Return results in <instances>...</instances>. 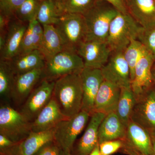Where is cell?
<instances>
[{
  "mask_svg": "<svg viewBox=\"0 0 155 155\" xmlns=\"http://www.w3.org/2000/svg\"><path fill=\"white\" fill-rule=\"evenodd\" d=\"M127 12L141 27L155 26V0H126Z\"/></svg>",
  "mask_w": 155,
  "mask_h": 155,
  "instance_id": "21",
  "label": "cell"
},
{
  "mask_svg": "<svg viewBox=\"0 0 155 155\" xmlns=\"http://www.w3.org/2000/svg\"><path fill=\"white\" fill-rule=\"evenodd\" d=\"M106 114L94 112L91 116L89 122L83 135L71 151L72 155H89L98 144V129Z\"/></svg>",
  "mask_w": 155,
  "mask_h": 155,
  "instance_id": "16",
  "label": "cell"
},
{
  "mask_svg": "<svg viewBox=\"0 0 155 155\" xmlns=\"http://www.w3.org/2000/svg\"><path fill=\"white\" fill-rule=\"evenodd\" d=\"M123 146L122 140L104 142L99 144L101 155H111L116 152Z\"/></svg>",
  "mask_w": 155,
  "mask_h": 155,
  "instance_id": "34",
  "label": "cell"
},
{
  "mask_svg": "<svg viewBox=\"0 0 155 155\" xmlns=\"http://www.w3.org/2000/svg\"><path fill=\"white\" fill-rule=\"evenodd\" d=\"M40 3V0H25L15 11L14 17L25 22L36 19Z\"/></svg>",
  "mask_w": 155,
  "mask_h": 155,
  "instance_id": "30",
  "label": "cell"
},
{
  "mask_svg": "<svg viewBox=\"0 0 155 155\" xmlns=\"http://www.w3.org/2000/svg\"><path fill=\"white\" fill-rule=\"evenodd\" d=\"M54 26L63 41L64 51L77 53L81 45L87 40V27L83 15L64 13Z\"/></svg>",
  "mask_w": 155,
  "mask_h": 155,
  "instance_id": "3",
  "label": "cell"
},
{
  "mask_svg": "<svg viewBox=\"0 0 155 155\" xmlns=\"http://www.w3.org/2000/svg\"><path fill=\"white\" fill-rule=\"evenodd\" d=\"M91 115L81 110L70 118L59 122L53 128L54 140L64 151L71 152L78 136L84 129Z\"/></svg>",
  "mask_w": 155,
  "mask_h": 155,
  "instance_id": "7",
  "label": "cell"
},
{
  "mask_svg": "<svg viewBox=\"0 0 155 155\" xmlns=\"http://www.w3.org/2000/svg\"><path fill=\"white\" fill-rule=\"evenodd\" d=\"M43 69H37L16 75L11 94V100L16 105L23 104L34 89L43 78Z\"/></svg>",
  "mask_w": 155,
  "mask_h": 155,
  "instance_id": "14",
  "label": "cell"
},
{
  "mask_svg": "<svg viewBox=\"0 0 155 155\" xmlns=\"http://www.w3.org/2000/svg\"><path fill=\"white\" fill-rule=\"evenodd\" d=\"M55 81L42 79L37 84L19 111L29 122H32L53 96Z\"/></svg>",
  "mask_w": 155,
  "mask_h": 155,
  "instance_id": "8",
  "label": "cell"
},
{
  "mask_svg": "<svg viewBox=\"0 0 155 155\" xmlns=\"http://www.w3.org/2000/svg\"><path fill=\"white\" fill-rule=\"evenodd\" d=\"M110 3L118 11L123 14H128L126 0H104Z\"/></svg>",
  "mask_w": 155,
  "mask_h": 155,
  "instance_id": "36",
  "label": "cell"
},
{
  "mask_svg": "<svg viewBox=\"0 0 155 155\" xmlns=\"http://www.w3.org/2000/svg\"><path fill=\"white\" fill-rule=\"evenodd\" d=\"M60 6L52 0L41 1L36 19L43 26L55 25L63 14Z\"/></svg>",
  "mask_w": 155,
  "mask_h": 155,
  "instance_id": "27",
  "label": "cell"
},
{
  "mask_svg": "<svg viewBox=\"0 0 155 155\" xmlns=\"http://www.w3.org/2000/svg\"><path fill=\"white\" fill-rule=\"evenodd\" d=\"M136 100L130 121L155 133V84Z\"/></svg>",
  "mask_w": 155,
  "mask_h": 155,
  "instance_id": "10",
  "label": "cell"
},
{
  "mask_svg": "<svg viewBox=\"0 0 155 155\" xmlns=\"http://www.w3.org/2000/svg\"><path fill=\"white\" fill-rule=\"evenodd\" d=\"M63 151L53 140L45 143L34 155H62Z\"/></svg>",
  "mask_w": 155,
  "mask_h": 155,
  "instance_id": "35",
  "label": "cell"
},
{
  "mask_svg": "<svg viewBox=\"0 0 155 155\" xmlns=\"http://www.w3.org/2000/svg\"><path fill=\"white\" fill-rule=\"evenodd\" d=\"M126 128L116 112L107 114L99 127V144L105 141L123 140L126 134Z\"/></svg>",
  "mask_w": 155,
  "mask_h": 155,
  "instance_id": "23",
  "label": "cell"
},
{
  "mask_svg": "<svg viewBox=\"0 0 155 155\" xmlns=\"http://www.w3.org/2000/svg\"><path fill=\"white\" fill-rule=\"evenodd\" d=\"M15 143L5 136L0 134V151L11 147Z\"/></svg>",
  "mask_w": 155,
  "mask_h": 155,
  "instance_id": "37",
  "label": "cell"
},
{
  "mask_svg": "<svg viewBox=\"0 0 155 155\" xmlns=\"http://www.w3.org/2000/svg\"><path fill=\"white\" fill-rule=\"evenodd\" d=\"M32 132L31 122L8 103L0 107V134L14 143L19 142Z\"/></svg>",
  "mask_w": 155,
  "mask_h": 155,
  "instance_id": "5",
  "label": "cell"
},
{
  "mask_svg": "<svg viewBox=\"0 0 155 155\" xmlns=\"http://www.w3.org/2000/svg\"><path fill=\"white\" fill-rule=\"evenodd\" d=\"M84 68L83 60L77 53L63 51L46 62L42 79L55 81L64 75L81 73Z\"/></svg>",
  "mask_w": 155,
  "mask_h": 155,
  "instance_id": "6",
  "label": "cell"
},
{
  "mask_svg": "<svg viewBox=\"0 0 155 155\" xmlns=\"http://www.w3.org/2000/svg\"><path fill=\"white\" fill-rule=\"evenodd\" d=\"M54 140L53 130L31 132L27 137L9 148L0 151L4 155H34L45 143Z\"/></svg>",
  "mask_w": 155,
  "mask_h": 155,
  "instance_id": "17",
  "label": "cell"
},
{
  "mask_svg": "<svg viewBox=\"0 0 155 155\" xmlns=\"http://www.w3.org/2000/svg\"><path fill=\"white\" fill-rule=\"evenodd\" d=\"M154 62L152 56L147 51L137 64L134 78L130 84L136 99L155 85L152 74Z\"/></svg>",
  "mask_w": 155,
  "mask_h": 155,
  "instance_id": "15",
  "label": "cell"
},
{
  "mask_svg": "<svg viewBox=\"0 0 155 155\" xmlns=\"http://www.w3.org/2000/svg\"><path fill=\"white\" fill-rule=\"evenodd\" d=\"M62 155H72L71 154V152L69 151H63L62 152Z\"/></svg>",
  "mask_w": 155,
  "mask_h": 155,
  "instance_id": "42",
  "label": "cell"
},
{
  "mask_svg": "<svg viewBox=\"0 0 155 155\" xmlns=\"http://www.w3.org/2000/svg\"><path fill=\"white\" fill-rule=\"evenodd\" d=\"M137 40L152 56L155 61V26L148 28H142Z\"/></svg>",
  "mask_w": 155,
  "mask_h": 155,
  "instance_id": "32",
  "label": "cell"
},
{
  "mask_svg": "<svg viewBox=\"0 0 155 155\" xmlns=\"http://www.w3.org/2000/svg\"><path fill=\"white\" fill-rule=\"evenodd\" d=\"M152 74L153 81L155 84V61L152 69Z\"/></svg>",
  "mask_w": 155,
  "mask_h": 155,
  "instance_id": "40",
  "label": "cell"
},
{
  "mask_svg": "<svg viewBox=\"0 0 155 155\" xmlns=\"http://www.w3.org/2000/svg\"><path fill=\"white\" fill-rule=\"evenodd\" d=\"M83 89L81 110L91 115L94 113L95 100L104 80L101 69L84 67L81 72Z\"/></svg>",
  "mask_w": 155,
  "mask_h": 155,
  "instance_id": "13",
  "label": "cell"
},
{
  "mask_svg": "<svg viewBox=\"0 0 155 155\" xmlns=\"http://www.w3.org/2000/svg\"><path fill=\"white\" fill-rule=\"evenodd\" d=\"M97 0H65L60 7L63 14L84 15L94 5Z\"/></svg>",
  "mask_w": 155,
  "mask_h": 155,
  "instance_id": "31",
  "label": "cell"
},
{
  "mask_svg": "<svg viewBox=\"0 0 155 155\" xmlns=\"http://www.w3.org/2000/svg\"><path fill=\"white\" fill-rule=\"evenodd\" d=\"M41 1H42V0H40ZM52 1H54V2H55L56 3L58 4L59 5V6L61 7V5L63 4V3L65 2V0H52Z\"/></svg>",
  "mask_w": 155,
  "mask_h": 155,
  "instance_id": "41",
  "label": "cell"
},
{
  "mask_svg": "<svg viewBox=\"0 0 155 155\" xmlns=\"http://www.w3.org/2000/svg\"><path fill=\"white\" fill-rule=\"evenodd\" d=\"M15 76L8 61L0 60V96L5 103L11 101Z\"/></svg>",
  "mask_w": 155,
  "mask_h": 155,
  "instance_id": "28",
  "label": "cell"
},
{
  "mask_svg": "<svg viewBox=\"0 0 155 155\" xmlns=\"http://www.w3.org/2000/svg\"><path fill=\"white\" fill-rule=\"evenodd\" d=\"M122 147L131 155H153V147L149 132L133 121L126 128Z\"/></svg>",
  "mask_w": 155,
  "mask_h": 155,
  "instance_id": "11",
  "label": "cell"
},
{
  "mask_svg": "<svg viewBox=\"0 0 155 155\" xmlns=\"http://www.w3.org/2000/svg\"><path fill=\"white\" fill-rule=\"evenodd\" d=\"M8 61L15 75L37 69H43L46 64L44 56L40 50L19 54Z\"/></svg>",
  "mask_w": 155,
  "mask_h": 155,
  "instance_id": "22",
  "label": "cell"
},
{
  "mask_svg": "<svg viewBox=\"0 0 155 155\" xmlns=\"http://www.w3.org/2000/svg\"><path fill=\"white\" fill-rule=\"evenodd\" d=\"M119 12L110 3L97 0L94 7L83 16L87 29L86 41L107 42L111 22Z\"/></svg>",
  "mask_w": 155,
  "mask_h": 155,
  "instance_id": "2",
  "label": "cell"
},
{
  "mask_svg": "<svg viewBox=\"0 0 155 155\" xmlns=\"http://www.w3.org/2000/svg\"><path fill=\"white\" fill-rule=\"evenodd\" d=\"M25 0H0V14L14 17L15 11Z\"/></svg>",
  "mask_w": 155,
  "mask_h": 155,
  "instance_id": "33",
  "label": "cell"
},
{
  "mask_svg": "<svg viewBox=\"0 0 155 155\" xmlns=\"http://www.w3.org/2000/svg\"><path fill=\"white\" fill-rule=\"evenodd\" d=\"M143 27L129 14L119 12L113 20L107 42L112 52H124L131 40L137 39Z\"/></svg>",
  "mask_w": 155,
  "mask_h": 155,
  "instance_id": "4",
  "label": "cell"
},
{
  "mask_svg": "<svg viewBox=\"0 0 155 155\" xmlns=\"http://www.w3.org/2000/svg\"><path fill=\"white\" fill-rule=\"evenodd\" d=\"M67 119L61 113L52 97L35 119L31 122L32 132H41L52 130L62 120Z\"/></svg>",
  "mask_w": 155,
  "mask_h": 155,
  "instance_id": "19",
  "label": "cell"
},
{
  "mask_svg": "<svg viewBox=\"0 0 155 155\" xmlns=\"http://www.w3.org/2000/svg\"><path fill=\"white\" fill-rule=\"evenodd\" d=\"M121 89L104 79L95 100L94 112L107 114L116 112Z\"/></svg>",
  "mask_w": 155,
  "mask_h": 155,
  "instance_id": "20",
  "label": "cell"
},
{
  "mask_svg": "<svg viewBox=\"0 0 155 155\" xmlns=\"http://www.w3.org/2000/svg\"><path fill=\"white\" fill-rule=\"evenodd\" d=\"M121 89L119 102L115 112L123 124L127 127L131 120L136 100L131 87Z\"/></svg>",
  "mask_w": 155,
  "mask_h": 155,
  "instance_id": "26",
  "label": "cell"
},
{
  "mask_svg": "<svg viewBox=\"0 0 155 155\" xmlns=\"http://www.w3.org/2000/svg\"><path fill=\"white\" fill-rule=\"evenodd\" d=\"M53 97L67 118L81 110L83 89L81 73L64 75L55 81Z\"/></svg>",
  "mask_w": 155,
  "mask_h": 155,
  "instance_id": "1",
  "label": "cell"
},
{
  "mask_svg": "<svg viewBox=\"0 0 155 155\" xmlns=\"http://www.w3.org/2000/svg\"><path fill=\"white\" fill-rule=\"evenodd\" d=\"M43 36V27L37 19H34L29 22L22 38L18 54L39 50Z\"/></svg>",
  "mask_w": 155,
  "mask_h": 155,
  "instance_id": "25",
  "label": "cell"
},
{
  "mask_svg": "<svg viewBox=\"0 0 155 155\" xmlns=\"http://www.w3.org/2000/svg\"><path fill=\"white\" fill-rule=\"evenodd\" d=\"M112 53L107 42L86 41L78 48L77 54L83 60L84 67L101 69Z\"/></svg>",
  "mask_w": 155,
  "mask_h": 155,
  "instance_id": "12",
  "label": "cell"
},
{
  "mask_svg": "<svg viewBox=\"0 0 155 155\" xmlns=\"http://www.w3.org/2000/svg\"><path fill=\"white\" fill-rule=\"evenodd\" d=\"M0 155H4L2 154H0Z\"/></svg>",
  "mask_w": 155,
  "mask_h": 155,
  "instance_id": "43",
  "label": "cell"
},
{
  "mask_svg": "<svg viewBox=\"0 0 155 155\" xmlns=\"http://www.w3.org/2000/svg\"><path fill=\"white\" fill-rule=\"evenodd\" d=\"M28 23L19 21L14 17L11 19L6 34L5 46L0 51V60L9 61L19 54Z\"/></svg>",
  "mask_w": 155,
  "mask_h": 155,
  "instance_id": "18",
  "label": "cell"
},
{
  "mask_svg": "<svg viewBox=\"0 0 155 155\" xmlns=\"http://www.w3.org/2000/svg\"><path fill=\"white\" fill-rule=\"evenodd\" d=\"M43 27V36L39 50L42 53L47 62L64 51V47L61 36L54 25H45Z\"/></svg>",
  "mask_w": 155,
  "mask_h": 155,
  "instance_id": "24",
  "label": "cell"
},
{
  "mask_svg": "<svg viewBox=\"0 0 155 155\" xmlns=\"http://www.w3.org/2000/svg\"><path fill=\"white\" fill-rule=\"evenodd\" d=\"M147 51L140 41L137 39H133L123 52L124 57L130 69L131 81L134 78L137 64Z\"/></svg>",
  "mask_w": 155,
  "mask_h": 155,
  "instance_id": "29",
  "label": "cell"
},
{
  "mask_svg": "<svg viewBox=\"0 0 155 155\" xmlns=\"http://www.w3.org/2000/svg\"><path fill=\"white\" fill-rule=\"evenodd\" d=\"M152 144L153 155H155V133L150 134Z\"/></svg>",
  "mask_w": 155,
  "mask_h": 155,
  "instance_id": "38",
  "label": "cell"
},
{
  "mask_svg": "<svg viewBox=\"0 0 155 155\" xmlns=\"http://www.w3.org/2000/svg\"><path fill=\"white\" fill-rule=\"evenodd\" d=\"M101 69L105 80L121 88L130 87V69L123 52H112L108 62Z\"/></svg>",
  "mask_w": 155,
  "mask_h": 155,
  "instance_id": "9",
  "label": "cell"
},
{
  "mask_svg": "<svg viewBox=\"0 0 155 155\" xmlns=\"http://www.w3.org/2000/svg\"><path fill=\"white\" fill-rule=\"evenodd\" d=\"M89 155H101L100 152L99 144L97 145L96 146Z\"/></svg>",
  "mask_w": 155,
  "mask_h": 155,
  "instance_id": "39",
  "label": "cell"
}]
</instances>
